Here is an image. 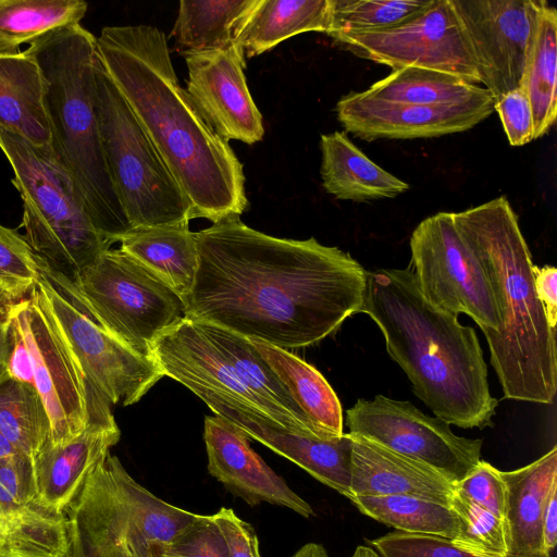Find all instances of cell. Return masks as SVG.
<instances>
[{"label":"cell","instance_id":"obj_8","mask_svg":"<svg viewBox=\"0 0 557 557\" xmlns=\"http://www.w3.org/2000/svg\"><path fill=\"white\" fill-rule=\"evenodd\" d=\"M95 102L108 171L132 228L189 223L191 206L99 54Z\"/></svg>","mask_w":557,"mask_h":557},{"label":"cell","instance_id":"obj_33","mask_svg":"<svg viewBox=\"0 0 557 557\" xmlns=\"http://www.w3.org/2000/svg\"><path fill=\"white\" fill-rule=\"evenodd\" d=\"M351 502L363 515L400 532L454 541L460 530V520L449 505L426 498L409 495L355 496Z\"/></svg>","mask_w":557,"mask_h":557},{"label":"cell","instance_id":"obj_20","mask_svg":"<svg viewBox=\"0 0 557 557\" xmlns=\"http://www.w3.org/2000/svg\"><path fill=\"white\" fill-rule=\"evenodd\" d=\"M203 440L209 473L248 505L269 503L304 518L314 516L309 503L263 461L238 426L216 414L207 416Z\"/></svg>","mask_w":557,"mask_h":557},{"label":"cell","instance_id":"obj_37","mask_svg":"<svg viewBox=\"0 0 557 557\" xmlns=\"http://www.w3.org/2000/svg\"><path fill=\"white\" fill-rule=\"evenodd\" d=\"M44 265L24 235L0 224V294L11 302L27 298Z\"/></svg>","mask_w":557,"mask_h":557},{"label":"cell","instance_id":"obj_51","mask_svg":"<svg viewBox=\"0 0 557 557\" xmlns=\"http://www.w3.org/2000/svg\"><path fill=\"white\" fill-rule=\"evenodd\" d=\"M0 539H1V540H2V542L5 544L4 539H3L2 534H1V532H0ZM4 546H5V545H4Z\"/></svg>","mask_w":557,"mask_h":557},{"label":"cell","instance_id":"obj_19","mask_svg":"<svg viewBox=\"0 0 557 557\" xmlns=\"http://www.w3.org/2000/svg\"><path fill=\"white\" fill-rule=\"evenodd\" d=\"M111 404L90 387L86 429L61 445L48 440L34 458L37 493L47 506L64 512L97 465L121 436Z\"/></svg>","mask_w":557,"mask_h":557},{"label":"cell","instance_id":"obj_45","mask_svg":"<svg viewBox=\"0 0 557 557\" xmlns=\"http://www.w3.org/2000/svg\"><path fill=\"white\" fill-rule=\"evenodd\" d=\"M557 486L552 490L542 516L543 548L547 555L556 546L557 541Z\"/></svg>","mask_w":557,"mask_h":557},{"label":"cell","instance_id":"obj_25","mask_svg":"<svg viewBox=\"0 0 557 557\" xmlns=\"http://www.w3.org/2000/svg\"><path fill=\"white\" fill-rule=\"evenodd\" d=\"M324 189L341 200L395 198L410 186L370 160L343 132L321 135Z\"/></svg>","mask_w":557,"mask_h":557},{"label":"cell","instance_id":"obj_14","mask_svg":"<svg viewBox=\"0 0 557 557\" xmlns=\"http://www.w3.org/2000/svg\"><path fill=\"white\" fill-rule=\"evenodd\" d=\"M7 315L29 356L33 385L50 422V442L61 445L78 436L89 421V389L77 361L35 296L11 302Z\"/></svg>","mask_w":557,"mask_h":557},{"label":"cell","instance_id":"obj_16","mask_svg":"<svg viewBox=\"0 0 557 557\" xmlns=\"http://www.w3.org/2000/svg\"><path fill=\"white\" fill-rule=\"evenodd\" d=\"M187 388L202 399L216 416L228 420L249 437L293 461L319 482L352 499L349 433L326 440L295 432L237 398L199 386Z\"/></svg>","mask_w":557,"mask_h":557},{"label":"cell","instance_id":"obj_41","mask_svg":"<svg viewBox=\"0 0 557 557\" xmlns=\"http://www.w3.org/2000/svg\"><path fill=\"white\" fill-rule=\"evenodd\" d=\"M507 139L511 146H523L534 139V119L530 100L522 88L494 99Z\"/></svg>","mask_w":557,"mask_h":557},{"label":"cell","instance_id":"obj_29","mask_svg":"<svg viewBox=\"0 0 557 557\" xmlns=\"http://www.w3.org/2000/svg\"><path fill=\"white\" fill-rule=\"evenodd\" d=\"M260 0H181L170 37L181 54L227 48Z\"/></svg>","mask_w":557,"mask_h":557},{"label":"cell","instance_id":"obj_27","mask_svg":"<svg viewBox=\"0 0 557 557\" xmlns=\"http://www.w3.org/2000/svg\"><path fill=\"white\" fill-rule=\"evenodd\" d=\"M250 341L285 384L314 434L326 440L342 436L341 401L325 377L286 349L258 339Z\"/></svg>","mask_w":557,"mask_h":557},{"label":"cell","instance_id":"obj_9","mask_svg":"<svg viewBox=\"0 0 557 557\" xmlns=\"http://www.w3.org/2000/svg\"><path fill=\"white\" fill-rule=\"evenodd\" d=\"M47 277L108 333L148 358L152 341L186 317L184 300L120 248L101 253L74 284Z\"/></svg>","mask_w":557,"mask_h":557},{"label":"cell","instance_id":"obj_24","mask_svg":"<svg viewBox=\"0 0 557 557\" xmlns=\"http://www.w3.org/2000/svg\"><path fill=\"white\" fill-rule=\"evenodd\" d=\"M0 126L34 146H51L46 79L26 50L0 54Z\"/></svg>","mask_w":557,"mask_h":557},{"label":"cell","instance_id":"obj_44","mask_svg":"<svg viewBox=\"0 0 557 557\" xmlns=\"http://www.w3.org/2000/svg\"><path fill=\"white\" fill-rule=\"evenodd\" d=\"M11 329L13 334V347L9 361V375L17 381L33 384L28 351L12 324Z\"/></svg>","mask_w":557,"mask_h":557},{"label":"cell","instance_id":"obj_47","mask_svg":"<svg viewBox=\"0 0 557 557\" xmlns=\"http://www.w3.org/2000/svg\"><path fill=\"white\" fill-rule=\"evenodd\" d=\"M25 454L17 449L1 432H0V463L11 461ZM27 456V455H25Z\"/></svg>","mask_w":557,"mask_h":557},{"label":"cell","instance_id":"obj_38","mask_svg":"<svg viewBox=\"0 0 557 557\" xmlns=\"http://www.w3.org/2000/svg\"><path fill=\"white\" fill-rule=\"evenodd\" d=\"M369 543L381 557H482L455 545L448 539L400 531L370 540Z\"/></svg>","mask_w":557,"mask_h":557},{"label":"cell","instance_id":"obj_2","mask_svg":"<svg viewBox=\"0 0 557 557\" xmlns=\"http://www.w3.org/2000/svg\"><path fill=\"white\" fill-rule=\"evenodd\" d=\"M100 61L184 195L193 219L212 223L247 209L243 164L180 85L163 32L150 25L106 26Z\"/></svg>","mask_w":557,"mask_h":557},{"label":"cell","instance_id":"obj_46","mask_svg":"<svg viewBox=\"0 0 557 557\" xmlns=\"http://www.w3.org/2000/svg\"><path fill=\"white\" fill-rule=\"evenodd\" d=\"M13 347L11 322L7 313L0 317V382L9 375V361Z\"/></svg>","mask_w":557,"mask_h":557},{"label":"cell","instance_id":"obj_3","mask_svg":"<svg viewBox=\"0 0 557 557\" xmlns=\"http://www.w3.org/2000/svg\"><path fill=\"white\" fill-rule=\"evenodd\" d=\"M361 312L377 324L388 355L435 417L463 429L492 425L498 401L475 331L433 306L411 267L368 272Z\"/></svg>","mask_w":557,"mask_h":557},{"label":"cell","instance_id":"obj_18","mask_svg":"<svg viewBox=\"0 0 557 557\" xmlns=\"http://www.w3.org/2000/svg\"><path fill=\"white\" fill-rule=\"evenodd\" d=\"M494 111V100L450 107L388 102L350 92L336 104L346 132L360 139L432 138L471 129Z\"/></svg>","mask_w":557,"mask_h":557},{"label":"cell","instance_id":"obj_13","mask_svg":"<svg viewBox=\"0 0 557 557\" xmlns=\"http://www.w3.org/2000/svg\"><path fill=\"white\" fill-rule=\"evenodd\" d=\"M346 423L349 434L419 461L454 485L481 461L482 440L456 435L450 424L422 412L410 401L383 395L373 400L360 398L346 411Z\"/></svg>","mask_w":557,"mask_h":557},{"label":"cell","instance_id":"obj_12","mask_svg":"<svg viewBox=\"0 0 557 557\" xmlns=\"http://www.w3.org/2000/svg\"><path fill=\"white\" fill-rule=\"evenodd\" d=\"M330 37L352 54L393 70L423 67L481 84L469 38L451 0H434L410 21L391 28Z\"/></svg>","mask_w":557,"mask_h":557},{"label":"cell","instance_id":"obj_4","mask_svg":"<svg viewBox=\"0 0 557 557\" xmlns=\"http://www.w3.org/2000/svg\"><path fill=\"white\" fill-rule=\"evenodd\" d=\"M453 220L494 292L500 324L483 334L504 397L552 404L557 391L556 332L537 298L534 264L517 214L500 196L455 212Z\"/></svg>","mask_w":557,"mask_h":557},{"label":"cell","instance_id":"obj_1","mask_svg":"<svg viewBox=\"0 0 557 557\" xmlns=\"http://www.w3.org/2000/svg\"><path fill=\"white\" fill-rule=\"evenodd\" d=\"M186 318L287 349L312 346L361 312L368 271L315 238H278L232 216L196 232Z\"/></svg>","mask_w":557,"mask_h":557},{"label":"cell","instance_id":"obj_30","mask_svg":"<svg viewBox=\"0 0 557 557\" xmlns=\"http://www.w3.org/2000/svg\"><path fill=\"white\" fill-rule=\"evenodd\" d=\"M367 96L388 102L450 107L494 100L484 87L458 76L423 67L394 70L363 91Z\"/></svg>","mask_w":557,"mask_h":557},{"label":"cell","instance_id":"obj_17","mask_svg":"<svg viewBox=\"0 0 557 557\" xmlns=\"http://www.w3.org/2000/svg\"><path fill=\"white\" fill-rule=\"evenodd\" d=\"M184 58L186 91L208 125L225 141H260L262 116L246 83V59L239 46L190 52Z\"/></svg>","mask_w":557,"mask_h":557},{"label":"cell","instance_id":"obj_21","mask_svg":"<svg viewBox=\"0 0 557 557\" xmlns=\"http://www.w3.org/2000/svg\"><path fill=\"white\" fill-rule=\"evenodd\" d=\"M349 435L354 497L409 495L449 505L454 484L441 473L375 442Z\"/></svg>","mask_w":557,"mask_h":557},{"label":"cell","instance_id":"obj_28","mask_svg":"<svg viewBox=\"0 0 557 557\" xmlns=\"http://www.w3.org/2000/svg\"><path fill=\"white\" fill-rule=\"evenodd\" d=\"M331 0H260L238 39L245 59L260 55L285 39L307 33H327Z\"/></svg>","mask_w":557,"mask_h":557},{"label":"cell","instance_id":"obj_6","mask_svg":"<svg viewBox=\"0 0 557 557\" xmlns=\"http://www.w3.org/2000/svg\"><path fill=\"white\" fill-rule=\"evenodd\" d=\"M0 150L23 203L24 237L44 273L74 284L112 244L96 226L78 189L50 147L32 145L0 126Z\"/></svg>","mask_w":557,"mask_h":557},{"label":"cell","instance_id":"obj_48","mask_svg":"<svg viewBox=\"0 0 557 557\" xmlns=\"http://www.w3.org/2000/svg\"><path fill=\"white\" fill-rule=\"evenodd\" d=\"M292 557H330L323 545L319 543H307L301 546Z\"/></svg>","mask_w":557,"mask_h":557},{"label":"cell","instance_id":"obj_22","mask_svg":"<svg viewBox=\"0 0 557 557\" xmlns=\"http://www.w3.org/2000/svg\"><path fill=\"white\" fill-rule=\"evenodd\" d=\"M500 474L507 488L509 555L550 556L543 548L542 516L557 486V447L528 466Z\"/></svg>","mask_w":557,"mask_h":557},{"label":"cell","instance_id":"obj_49","mask_svg":"<svg viewBox=\"0 0 557 557\" xmlns=\"http://www.w3.org/2000/svg\"><path fill=\"white\" fill-rule=\"evenodd\" d=\"M158 543L156 542H148L143 547L139 548V550L136 554V557H163L159 549H158Z\"/></svg>","mask_w":557,"mask_h":557},{"label":"cell","instance_id":"obj_32","mask_svg":"<svg viewBox=\"0 0 557 557\" xmlns=\"http://www.w3.org/2000/svg\"><path fill=\"white\" fill-rule=\"evenodd\" d=\"M88 4L82 0H0V54L58 28L79 24Z\"/></svg>","mask_w":557,"mask_h":557},{"label":"cell","instance_id":"obj_40","mask_svg":"<svg viewBox=\"0 0 557 557\" xmlns=\"http://www.w3.org/2000/svg\"><path fill=\"white\" fill-rule=\"evenodd\" d=\"M454 491L506 520L507 488L500 471L486 461L481 460L473 471L454 485Z\"/></svg>","mask_w":557,"mask_h":557},{"label":"cell","instance_id":"obj_7","mask_svg":"<svg viewBox=\"0 0 557 557\" xmlns=\"http://www.w3.org/2000/svg\"><path fill=\"white\" fill-rule=\"evenodd\" d=\"M64 512L65 557H136L146 543L171 542L199 516L152 494L110 453Z\"/></svg>","mask_w":557,"mask_h":557},{"label":"cell","instance_id":"obj_5","mask_svg":"<svg viewBox=\"0 0 557 557\" xmlns=\"http://www.w3.org/2000/svg\"><path fill=\"white\" fill-rule=\"evenodd\" d=\"M26 51L46 79L51 150L70 174L96 226L113 245L132 230L106 163L95 102L97 41L81 23L36 39Z\"/></svg>","mask_w":557,"mask_h":557},{"label":"cell","instance_id":"obj_31","mask_svg":"<svg viewBox=\"0 0 557 557\" xmlns=\"http://www.w3.org/2000/svg\"><path fill=\"white\" fill-rule=\"evenodd\" d=\"M556 63L557 10L546 2L520 83L533 110L534 139L549 132L556 121Z\"/></svg>","mask_w":557,"mask_h":557},{"label":"cell","instance_id":"obj_50","mask_svg":"<svg viewBox=\"0 0 557 557\" xmlns=\"http://www.w3.org/2000/svg\"><path fill=\"white\" fill-rule=\"evenodd\" d=\"M351 557H381V555L369 546H358Z\"/></svg>","mask_w":557,"mask_h":557},{"label":"cell","instance_id":"obj_34","mask_svg":"<svg viewBox=\"0 0 557 557\" xmlns=\"http://www.w3.org/2000/svg\"><path fill=\"white\" fill-rule=\"evenodd\" d=\"M0 432L34 460L50 440V422L33 384L10 375L0 382Z\"/></svg>","mask_w":557,"mask_h":557},{"label":"cell","instance_id":"obj_39","mask_svg":"<svg viewBox=\"0 0 557 557\" xmlns=\"http://www.w3.org/2000/svg\"><path fill=\"white\" fill-rule=\"evenodd\" d=\"M157 545L163 557H230L211 515H199L171 542Z\"/></svg>","mask_w":557,"mask_h":557},{"label":"cell","instance_id":"obj_42","mask_svg":"<svg viewBox=\"0 0 557 557\" xmlns=\"http://www.w3.org/2000/svg\"><path fill=\"white\" fill-rule=\"evenodd\" d=\"M211 517L223 536L230 557H260L258 536L249 522L226 507H221Z\"/></svg>","mask_w":557,"mask_h":557},{"label":"cell","instance_id":"obj_23","mask_svg":"<svg viewBox=\"0 0 557 557\" xmlns=\"http://www.w3.org/2000/svg\"><path fill=\"white\" fill-rule=\"evenodd\" d=\"M195 322L258 398L264 414L288 430L315 435L285 384L249 338L214 324Z\"/></svg>","mask_w":557,"mask_h":557},{"label":"cell","instance_id":"obj_26","mask_svg":"<svg viewBox=\"0 0 557 557\" xmlns=\"http://www.w3.org/2000/svg\"><path fill=\"white\" fill-rule=\"evenodd\" d=\"M188 224L132 228L119 239L121 250L144 264L184 302L198 270L196 233Z\"/></svg>","mask_w":557,"mask_h":557},{"label":"cell","instance_id":"obj_11","mask_svg":"<svg viewBox=\"0 0 557 557\" xmlns=\"http://www.w3.org/2000/svg\"><path fill=\"white\" fill-rule=\"evenodd\" d=\"M30 293L53 321L87 382L111 405L137 403L164 377L150 358L97 324L44 272Z\"/></svg>","mask_w":557,"mask_h":557},{"label":"cell","instance_id":"obj_36","mask_svg":"<svg viewBox=\"0 0 557 557\" xmlns=\"http://www.w3.org/2000/svg\"><path fill=\"white\" fill-rule=\"evenodd\" d=\"M449 506L460 520V530L451 541L455 545L482 557L509 555L506 520L463 498L455 491Z\"/></svg>","mask_w":557,"mask_h":557},{"label":"cell","instance_id":"obj_15","mask_svg":"<svg viewBox=\"0 0 557 557\" xmlns=\"http://www.w3.org/2000/svg\"><path fill=\"white\" fill-rule=\"evenodd\" d=\"M493 99L520 87L544 0H451Z\"/></svg>","mask_w":557,"mask_h":557},{"label":"cell","instance_id":"obj_43","mask_svg":"<svg viewBox=\"0 0 557 557\" xmlns=\"http://www.w3.org/2000/svg\"><path fill=\"white\" fill-rule=\"evenodd\" d=\"M534 286L544 307L547 322L555 330L557 323V270L552 265L539 268L534 264Z\"/></svg>","mask_w":557,"mask_h":557},{"label":"cell","instance_id":"obj_35","mask_svg":"<svg viewBox=\"0 0 557 557\" xmlns=\"http://www.w3.org/2000/svg\"><path fill=\"white\" fill-rule=\"evenodd\" d=\"M434 0H331V25L326 33H362L406 23Z\"/></svg>","mask_w":557,"mask_h":557},{"label":"cell","instance_id":"obj_10","mask_svg":"<svg viewBox=\"0 0 557 557\" xmlns=\"http://www.w3.org/2000/svg\"><path fill=\"white\" fill-rule=\"evenodd\" d=\"M411 269L422 295L436 308L466 313L483 333L500 324L491 282L458 232L451 212L424 219L410 237Z\"/></svg>","mask_w":557,"mask_h":557}]
</instances>
